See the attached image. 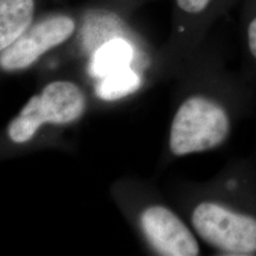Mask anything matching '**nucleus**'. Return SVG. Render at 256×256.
Here are the masks:
<instances>
[{"instance_id":"39448f33","label":"nucleus","mask_w":256,"mask_h":256,"mask_svg":"<svg viewBox=\"0 0 256 256\" xmlns=\"http://www.w3.org/2000/svg\"><path fill=\"white\" fill-rule=\"evenodd\" d=\"M140 224L153 249L164 256H197L200 246L194 234L176 214L162 206L142 211Z\"/></svg>"},{"instance_id":"0eeeda50","label":"nucleus","mask_w":256,"mask_h":256,"mask_svg":"<svg viewBox=\"0 0 256 256\" xmlns=\"http://www.w3.org/2000/svg\"><path fill=\"white\" fill-rule=\"evenodd\" d=\"M132 58L130 44L121 38H115L98 48L92 57L89 72L95 78H104L110 72L130 66Z\"/></svg>"},{"instance_id":"423d86ee","label":"nucleus","mask_w":256,"mask_h":256,"mask_svg":"<svg viewBox=\"0 0 256 256\" xmlns=\"http://www.w3.org/2000/svg\"><path fill=\"white\" fill-rule=\"evenodd\" d=\"M34 0H0V50L14 43L32 25Z\"/></svg>"},{"instance_id":"f257e3e1","label":"nucleus","mask_w":256,"mask_h":256,"mask_svg":"<svg viewBox=\"0 0 256 256\" xmlns=\"http://www.w3.org/2000/svg\"><path fill=\"white\" fill-rule=\"evenodd\" d=\"M230 130L229 114L222 104L206 96H192L174 114L170 150L177 156L215 150L226 142Z\"/></svg>"},{"instance_id":"9d476101","label":"nucleus","mask_w":256,"mask_h":256,"mask_svg":"<svg viewBox=\"0 0 256 256\" xmlns=\"http://www.w3.org/2000/svg\"><path fill=\"white\" fill-rule=\"evenodd\" d=\"M248 48L250 51L252 56L256 60V17L252 19V22L248 25Z\"/></svg>"},{"instance_id":"6e6552de","label":"nucleus","mask_w":256,"mask_h":256,"mask_svg":"<svg viewBox=\"0 0 256 256\" xmlns=\"http://www.w3.org/2000/svg\"><path fill=\"white\" fill-rule=\"evenodd\" d=\"M140 84H142L140 76L130 66H127L104 76L96 87V94L101 100L104 101L120 100L136 92Z\"/></svg>"},{"instance_id":"20e7f679","label":"nucleus","mask_w":256,"mask_h":256,"mask_svg":"<svg viewBox=\"0 0 256 256\" xmlns=\"http://www.w3.org/2000/svg\"><path fill=\"white\" fill-rule=\"evenodd\" d=\"M74 31L75 22L66 16H54L31 25L14 43L2 50V69L18 72L28 68L42 55L69 40Z\"/></svg>"},{"instance_id":"f03ea898","label":"nucleus","mask_w":256,"mask_h":256,"mask_svg":"<svg viewBox=\"0 0 256 256\" xmlns=\"http://www.w3.org/2000/svg\"><path fill=\"white\" fill-rule=\"evenodd\" d=\"M86 110V98L75 83L55 81L40 94L32 96L8 126V136L16 144H24L36 136L46 124H66L78 120Z\"/></svg>"},{"instance_id":"7ed1b4c3","label":"nucleus","mask_w":256,"mask_h":256,"mask_svg":"<svg viewBox=\"0 0 256 256\" xmlns=\"http://www.w3.org/2000/svg\"><path fill=\"white\" fill-rule=\"evenodd\" d=\"M191 222L200 238L223 254H256L254 216L238 212L215 202H203L194 208Z\"/></svg>"},{"instance_id":"1a4fd4ad","label":"nucleus","mask_w":256,"mask_h":256,"mask_svg":"<svg viewBox=\"0 0 256 256\" xmlns=\"http://www.w3.org/2000/svg\"><path fill=\"white\" fill-rule=\"evenodd\" d=\"M179 8L183 10L184 12L191 14H197L203 12L209 4L211 0H176Z\"/></svg>"}]
</instances>
